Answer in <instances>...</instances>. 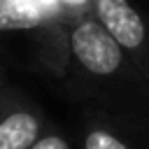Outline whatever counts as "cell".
I'll use <instances>...</instances> for the list:
<instances>
[{
  "label": "cell",
  "mask_w": 149,
  "mask_h": 149,
  "mask_svg": "<svg viewBox=\"0 0 149 149\" xmlns=\"http://www.w3.org/2000/svg\"><path fill=\"white\" fill-rule=\"evenodd\" d=\"M68 65L74 95L133 126L149 128V81L88 12L70 23Z\"/></svg>",
  "instance_id": "obj_1"
},
{
  "label": "cell",
  "mask_w": 149,
  "mask_h": 149,
  "mask_svg": "<svg viewBox=\"0 0 149 149\" xmlns=\"http://www.w3.org/2000/svg\"><path fill=\"white\" fill-rule=\"evenodd\" d=\"M91 14L149 81V26L130 0H93Z\"/></svg>",
  "instance_id": "obj_2"
},
{
  "label": "cell",
  "mask_w": 149,
  "mask_h": 149,
  "mask_svg": "<svg viewBox=\"0 0 149 149\" xmlns=\"http://www.w3.org/2000/svg\"><path fill=\"white\" fill-rule=\"evenodd\" d=\"M49 128L42 107L21 91H0V149H30Z\"/></svg>",
  "instance_id": "obj_3"
},
{
  "label": "cell",
  "mask_w": 149,
  "mask_h": 149,
  "mask_svg": "<svg viewBox=\"0 0 149 149\" xmlns=\"http://www.w3.org/2000/svg\"><path fill=\"white\" fill-rule=\"evenodd\" d=\"M133 126L100 107H86L81 114V149H140Z\"/></svg>",
  "instance_id": "obj_4"
},
{
  "label": "cell",
  "mask_w": 149,
  "mask_h": 149,
  "mask_svg": "<svg viewBox=\"0 0 149 149\" xmlns=\"http://www.w3.org/2000/svg\"><path fill=\"white\" fill-rule=\"evenodd\" d=\"M56 19L40 0H0V30H44Z\"/></svg>",
  "instance_id": "obj_5"
},
{
  "label": "cell",
  "mask_w": 149,
  "mask_h": 149,
  "mask_svg": "<svg viewBox=\"0 0 149 149\" xmlns=\"http://www.w3.org/2000/svg\"><path fill=\"white\" fill-rule=\"evenodd\" d=\"M30 149H72V142L65 137V133H61L56 126L49 123V128L42 133V137Z\"/></svg>",
  "instance_id": "obj_6"
},
{
  "label": "cell",
  "mask_w": 149,
  "mask_h": 149,
  "mask_svg": "<svg viewBox=\"0 0 149 149\" xmlns=\"http://www.w3.org/2000/svg\"><path fill=\"white\" fill-rule=\"evenodd\" d=\"M5 86H7V84H5V77H2V70H0V91H2Z\"/></svg>",
  "instance_id": "obj_7"
}]
</instances>
